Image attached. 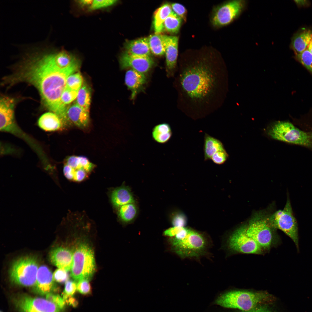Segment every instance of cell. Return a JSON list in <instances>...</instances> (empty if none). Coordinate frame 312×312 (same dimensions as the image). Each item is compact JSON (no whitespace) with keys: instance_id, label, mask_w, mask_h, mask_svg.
Listing matches in <instances>:
<instances>
[{"instance_id":"1","label":"cell","mask_w":312,"mask_h":312,"mask_svg":"<svg viewBox=\"0 0 312 312\" xmlns=\"http://www.w3.org/2000/svg\"><path fill=\"white\" fill-rule=\"evenodd\" d=\"M207 59L183 64L177 79L180 107L194 119L219 109L227 89V73L220 64Z\"/></svg>"},{"instance_id":"2","label":"cell","mask_w":312,"mask_h":312,"mask_svg":"<svg viewBox=\"0 0 312 312\" xmlns=\"http://www.w3.org/2000/svg\"><path fill=\"white\" fill-rule=\"evenodd\" d=\"M55 51L46 47L27 52L18 64L17 72L8 79L11 84L25 82L34 86L44 105L59 115L65 109L61 99L67 78L76 71L61 69L56 62Z\"/></svg>"},{"instance_id":"3","label":"cell","mask_w":312,"mask_h":312,"mask_svg":"<svg viewBox=\"0 0 312 312\" xmlns=\"http://www.w3.org/2000/svg\"><path fill=\"white\" fill-rule=\"evenodd\" d=\"M169 241L172 250L182 259H199L208 255L211 244L205 233L185 227Z\"/></svg>"},{"instance_id":"4","label":"cell","mask_w":312,"mask_h":312,"mask_svg":"<svg viewBox=\"0 0 312 312\" xmlns=\"http://www.w3.org/2000/svg\"><path fill=\"white\" fill-rule=\"evenodd\" d=\"M266 132L272 139L312 148V131L301 130L289 121H275L268 127Z\"/></svg>"},{"instance_id":"5","label":"cell","mask_w":312,"mask_h":312,"mask_svg":"<svg viewBox=\"0 0 312 312\" xmlns=\"http://www.w3.org/2000/svg\"><path fill=\"white\" fill-rule=\"evenodd\" d=\"M269 296V294L264 292L233 291L222 294L216 300L215 303L224 307L246 311L265 300Z\"/></svg>"},{"instance_id":"6","label":"cell","mask_w":312,"mask_h":312,"mask_svg":"<svg viewBox=\"0 0 312 312\" xmlns=\"http://www.w3.org/2000/svg\"><path fill=\"white\" fill-rule=\"evenodd\" d=\"M73 262L70 269L71 276L75 280H90L96 268L94 252L85 243L79 244L73 252Z\"/></svg>"},{"instance_id":"7","label":"cell","mask_w":312,"mask_h":312,"mask_svg":"<svg viewBox=\"0 0 312 312\" xmlns=\"http://www.w3.org/2000/svg\"><path fill=\"white\" fill-rule=\"evenodd\" d=\"M274 229L269 220V216L259 212L254 215L246 224V231L247 235L253 239L262 250H268L273 242Z\"/></svg>"},{"instance_id":"8","label":"cell","mask_w":312,"mask_h":312,"mask_svg":"<svg viewBox=\"0 0 312 312\" xmlns=\"http://www.w3.org/2000/svg\"><path fill=\"white\" fill-rule=\"evenodd\" d=\"M39 268L38 262L34 257L27 256L20 258L14 262L10 268V280L18 285L34 287Z\"/></svg>"},{"instance_id":"9","label":"cell","mask_w":312,"mask_h":312,"mask_svg":"<svg viewBox=\"0 0 312 312\" xmlns=\"http://www.w3.org/2000/svg\"><path fill=\"white\" fill-rule=\"evenodd\" d=\"M269 218L273 227L280 229L291 239L298 250V224L288 197L284 209L269 216Z\"/></svg>"},{"instance_id":"10","label":"cell","mask_w":312,"mask_h":312,"mask_svg":"<svg viewBox=\"0 0 312 312\" xmlns=\"http://www.w3.org/2000/svg\"><path fill=\"white\" fill-rule=\"evenodd\" d=\"M247 1L235 0L228 1L220 5L214 10L212 21L215 26L228 25L238 18L246 9Z\"/></svg>"},{"instance_id":"11","label":"cell","mask_w":312,"mask_h":312,"mask_svg":"<svg viewBox=\"0 0 312 312\" xmlns=\"http://www.w3.org/2000/svg\"><path fill=\"white\" fill-rule=\"evenodd\" d=\"M246 225L239 227L229 237L226 242L228 249L232 252L244 254H259L262 249L246 233Z\"/></svg>"},{"instance_id":"12","label":"cell","mask_w":312,"mask_h":312,"mask_svg":"<svg viewBox=\"0 0 312 312\" xmlns=\"http://www.w3.org/2000/svg\"><path fill=\"white\" fill-rule=\"evenodd\" d=\"M14 302L20 312H60L61 310L57 305L46 298L27 295L16 297Z\"/></svg>"},{"instance_id":"13","label":"cell","mask_w":312,"mask_h":312,"mask_svg":"<svg viewBox=\"0 0 312 312\" xmlns=\"http://www.w3.org/2000/svg\"><path fill=\"white\" fill-rule=\"evenodd\" d=\"M14 100L8 96L0 99V130L16 134L17 131L14 117Z\"/></svg>"},{"instance_id":"14","label":"cell","mask_w":312,"mask_h":312,"mask_svg":"<svg viewBox=\"0 0 312 312\" xmlns=\"http://www.w3.org/2000/svg\"><path fill=\"white\" fill-rule=\"evenodd\" d=\"M63 122L64 126L74 125L79 128H87L90 122L89 111L76 103L68 105L66 109Z\"/></svg>"},{"instance_id":"15","label":"cell","mask_w":312,"mask_h":312,"mask_svg":"<svg viewBox=\"0 0 312 312\" xmlns=\"http://www.w3.org/2000/svg\"><path fill=\"white\" fill-rule=\"evenodd\" d=\"M120 63L122 69L130 68L144 73L151 68L154 64V62L150 56L133 55L125 52L120 57Z\"/></svg>"},{"instance_id":"16","label":"cell","mask_w":312,"mask_h":312,"mask_svg":"<svg viewBox=\"0 0 312 312\" xmlns=\"http://www.w3.org/2000/svg\"><path fill=\"white\" fill-rule=\"evenodd\" d=\"M53 274L46 266L39 267L36 283L34 286L35 291L42 296L53 293L57 289Z\"/></svg>"},{"instance_id":"17","label":"cell","mask_w":312,"mask_h":312,"mask_svg":"<svg viewBox=\"0 0 312 312\" xmlns=\"http://www.w3.org/2000/svg\"><path fill=\"white\" fill-rule=\"evenodd\" d=\"M178 38L167 36L165 52L167 72L168 75H174L176 68L178 55Z\"/></svg>"},{"instance_id":"18","label":"cell","mask_w":312,"mask_h":312,"mask_svg":"<svg viewBox=\"0 0 312 312\" xmlns=\"http://www.w3.org/2000/svg\"><path fill=\"white\" fill-rule=\"evenodd\" d=\"M73 253L69 249L59 247L52 250L49 255L51 262L58 268L70 270L73 262Z\"/></svg>"},{"instance_id":"19","label":"cell","mask_w":312,"mask_h":312,"mask_svg":"<svg viewBox=\"0 0 312 312\" xmlns=\"http://www.w3.org/2000/svg\"><path fill=\"white\" fill-rule=\"evenodd\" d=\"M146 81L144 74L131 69L126 73L125 83L131 92V98L135 97L137 93L142 88Z\"/></svg>"},{"instance_id":"20","label":"cell","mask_w":312,"mask_h":312,"mask_svg":"<svg viewBox=\"0 0 312 312\" xmlns=\"http://www.w3.org/2000/svg\"><path fill=\"white\" fill-rule=\"evenodd\" d=\"M110 198L113 205L118 209L123 205L135 202L130 189L124 185L112 190L110 194Z\"/></svg>"},{"instance_id":"21","label":"cell","mask_w":312,"mask_h":312,"mask_svg":"<svg viewBox=\"0 0 312 312\" xmlns=\"http://www.w3.org/2000/svg\"><path fill=\"white\" fill-rule=\"evenodd\" d=\"M38 125L42 129L46 131H54L65 127L60 118L52 112L42 114L38 121Z\"/></svg>"},{"instance_id":"22","label":"cell","mask_w":312,"mask_h":312,"mask_svg":"<svg viewBox=\"0 0 312 312\" xmlns=\"http://www.w3.org/2000/svg\"><path fill=\"white\" fill-rule=\"evenodd\" d=\"M312 40V31L302 29L296 34L293 37L291 44L292 49L296 55L300 54L307 49Z\"/></svg>"},{"instance_id":"23","label":"cell","mask_w":312,"mask_h":312,"mask_svg":"<svg viewBox=\"0 0 312 312\" xmlns=\"http://www.w3.org/2000/svg\"><path fill=\"white\" fill-rule=\"evenodd\" d=\"M125 52L133 55L150 56L151 51L147 38H140L127 42L125 44Z\"/></svg>"},{"instance_id":"24","label":"cell","mask_w":312,"mask_h":312,"mask_svg":"<svg viewBox=\"0 0 312 312\" xmlns=\"http://www.w3.org/2000/svg\"><path fill=\"white\" fill-rule=\"evenodd\" d=\"M225 149L222 142L218 139L205 133L204 137L203 151L204 160H211L217 152Z\"/></svg>"},{"instance_id":"25","label":"cell","mask_w":312,"mask_h":312,"mask_svg":"<svg viewBox=\"0 0 312 312\" xmlns=\"http://www.w3.org/2000/svg\"><path fill=\"white\" fill-rule=\"evenodd\" d=\"M64 164L70 166L74 171L83 170L90 174L95 167L94 164L83 156H69L65 159Z\"/></svg>"},{"instance_id":"26","label":"cell","mask_w":312,"mask_h":312,"mask_svg":"<svg viewBox=\"0 0 312 312\" xmlns=\"http://www.w3.org/2000/svg\"><path fill=\"white\" fill-rule=\"evenodd\" d=\"M173 12L171 5L165 3L156 10L154 13L153 27L155 33L164 31L163 24L166 18Z\"/></svg>"},{"instance_id":"27","label":"cell","mask_w":312,"mask_h":312,"mask_svg":"<svg viewBox=\"0 0 312 312\" xmlns=\"http://www.w3.org/2000/svg\"><path fill=\"white\" fill-rule=\"evenodd\" d=\"M167 36L160 33H155L147 38L150 50L152 53L159 56L165 54Z\"/></svg>"},{"instance_id":"28","label":"cell","mask_w":312,"mask_h":312,"mask_svg":"<svg viewBox=\"0 0 312 312\" xmlns=\"http://www.w3.org/2000/svg\"><path fill=\"white\" fill-rule=\"evenodd\" d=\"M152 135L153 140L161 144L166 143L172 135L171 127L166 123L158 124L153 128Z\"/></svg>"},{"instance_id":"29","label":"cell","mask_w":312,"mask_h":312,"mask_svg":"<svg viewBox=\"0 0 312 312\" xmlns=\"http://www.w3.org/2000/svg\"><path fill=\"white\" fill-rule=\"evenodd\" d=\"M137 213V208L134 203H130L123 205L118 208V216L120 219L125 223H129L133 220Z\"/></svg>"},{"instance_id":"30","label":"cell","mask_w":312,"mask_h":312,"mask_svg":"<svg viewBox=\"0 0 312 312\" xmlns=\"http://www.w3.org/2000/svg\"><path fill=\"white\" fill-rule=\"evenodd\" d=\"M91 98L90 88L85 84L83 85L78 92L76 103L83 108L89 111Z\"/></svg>"},{"instance_id":"31","label":"cell","mask_w":312,"mask_h":312,"mask_svg":"<svg viewBox=\"0 0 312 312\" xmlns=\"http://www.w3.org/2000/svg\"><path fill=\"white\" fill-rule=\"evenodd\" d=\"M182 20L180 17L173 11L164 21V30L171 34L177 33L180 28Z\"/></svg>"},{"instance_id":"32","label":"cell","mask_w":312,"mask_h":312,"mask_svg":"<svg viewBox=\"0 0 312 312\" xmlns=\"http://www.w3.org/2000/svg\"><path fill=\"white\" fill-rule=\"evenodd\" d=\"M83 78L79 73L72 74L67 78L66 87L77 91H79L82 87Z\"/></svg>"},{"instance_id":"33","label":"cell","mask_w":312,"mask_h":312,"mask_svg":"<svg viewBox=\"0 0 312 312\" xmlns=\"http://www.w3.org/2000/svg\"><path fill=\"white\" fill-rule=\"evenodd\" d=\"M296 59L312 73V54L307 49L301 53L296 55Z\"/></svg>"},{"instance_id":"34","label":"cell","mask_w":312,"mask_h":312,"mask_svg":"<svg viewBox=\"0 0 312 312\" xmlns=\"http://www.w3.org/2000/svg\"><path fill=\"white\" fill-rule=\"evenodd\" d=\"M78 91L65 87L61 96V102L63 105L67 107L77 98Z\"/></svg>"},{"instance_id":"35","label":"cell","mask_w":312,"mask_h":312,"mask_svg":"<svg viewBox=\"0 0 312 312\" xmlns=\"http://www.w3.org/2000/svg\"><path fill=\"white\" fill-rule=\"evenodd\" d=\"M229 155L225 149L219 151L211 157V160L215 164L221 165L224 164L227 160Z\"/></svg>"},{"instance_id":"36","label":"cell","mask_w":312,"mask_h":312,"mask_svg":"<svg viewBox=\"0 0 312 312\" xmlns=\"http://www.w3.org/2000/svg\"><path fill=\"white\" fill-rule=\"evenodd\" d=\"M89 280L83 279L78 281L77 284V290L81 294L87 295L90 294L91 288Z\"/></svg>"},{"instance_id":"37","label":"cell","mask_w":312,"mask_h":312,"mask_svg":"<svg viewBox=\"0 0 312 312\" xmlns=\"http://www.w3.org/2000/svg\"><path fill=\"white\" fill-rule=\"evenodd\" d=\"M117 1L114 0H94L93 1L90 9L92 10H95L106 8L115 4Z\"/></svg>"},{"instance_id":"38","label":"cell","mask_w":312,"mask_h":312,"mask_svg":"<svg viewBox=\"0 0 312 312\" xmlns=\"http://www.w3.org/2000/svg\"><path fill=\"white\" fill-rule=\"evenodd\" d=\"M53 275L55 282L63 283L68 280L69 275L68 271L65 270L58 268L55 271Z\"/></svg>"},{"instance_id":"39","label":"cell","mask_w":312,"mask_h":312,"mask_svg":"<svg viewBox=\"0 0 312 312\" xmlns=\"http://www.w3.org/2000/svg\"><path fill=\"white\" fill-rule=\"evenodd\" d=\"M173 11L184 21L186 19L187 10L182 5L177 3H174L171 5Z\"/></svg>"},{"instance_id":"40","label":"cell","mask_w":312,"mask_h":312,"mask_svg":"<svg viewBox=\"0 0 312 312\" xmlns=\"http://www.w3.org/2000/svg\"><path fill=\"white\" fill-rule=\"evenodd\" d=\"M46 296V298L57 305L62 310L64 307L65 302L62 297L58 295L50 293Z\"/></svg>"},{"instance_id":"41","label":"cell","mask_w":312,"mask_h":312,"mask_svg":"<svg viewBox=\"0 0 312 312\" xmlns=\"http://www.w3.org/2000/svg\"><path fill=\"white\" fill-rule=\"evenodd\" d=\"M172 223L173 226L185 227L187 223L186 218L182 213H177L173 218Z\"/></svg>"},{"instance_id":"42","label":"cell","mask_w":312,"mask_h":312,"mask_svg":"<svg viewBox=\"0 0 312 312\" xmlns=\"http://www.w3.org/2000/svg\"><path fill=\"white\" fill-rule=\"evenodd\" d=\"M77 290V284L75 282L68 280L65 283L64 289L63 294L69 296H73Z\"/></svg>"},{"instance_id":"43","label":"cell","mask_w":312,"mask_h":312,"mask_svg":"<svg viewBox=\"0 0 312 312\" xmlns=\"http://www.w3.org/2000/svg\"><path fill=\"white\" fill-rule=\"evenodd\" d=\"M63 298L65 303L71 305L73 307H76L78 304V302L73 296H69L64 294H62Z\"/></svg>"},{"instance_id":"44","label":"cell","mask_w":312,"mask_h":312,"mask_svg":"<svg viewBox=\"0 0 312 312\" xmlns=\"http://www.w3.org/2000/svg\"><path fill=\"white\" fill-rule=\"evenodd\" d=\"M181 227L173 226L169 228L164 231V235L170 238L173 237L175 235Z\"/></svg>"},{"instance_id":"45","label":"cell","mask_w":312,"mask_h":312,"mask_svg":"<svg viewBox=\"0 0 312 312\" xmlns=\"http://www.w3.org/2000/svg\"><path fill=\"white\" fill-rule=\"evenodd\" d=\"M245 312H271L267 308L263 306L257 307Z\"/></svg>"},{"instance_id":"46","label":"cell","mask_w":312,"mask_h":312,"mask_svg":"<svg viewBox=\"0 0 312 312\" xmlns=\"http://www.w3.org/2000/svg\"><path fill=\"white\" fill-rule=\"evenodd\" d=\"M93 0H83L79 1L78 3L81 6L83 7H89L90 8L92 3Z\"/></svg>"},{"instance_id":"47","label":"cell","mask_w":312,"mask_h":312,"mask_svg":"<svg viewBox=\"0 0 312 312\" xmlns=\"http://www.w3.org/2000/svg\"><path fill=\"white\" fill-rule=\"evenodd\" d=\"M295 3L298 6H305L307 5L309 2L308 1L306 0H294Z\"/></svg>"},{"instance_id":"48","label":"cell","mask_w":312,"mask_h":312,"mask_svg":"<svg viewBox=\"0 0 312 312\" xmlns=\"http://www.w3.org/2000/svg\"><path fill=\"white\" fill-rule=\"evenodd\" d=\"M307 49L312 54V40L309 44Z\"/></svg>"},{"instance_id":"49","label":"cell","mask_w":312,"mask_h":312,"mask_svg":"<svg viewBox=\"0 0 312 312\" xmlns=\"http://www.w3.org/2000/svg\"></svg>"}]
</instances>
